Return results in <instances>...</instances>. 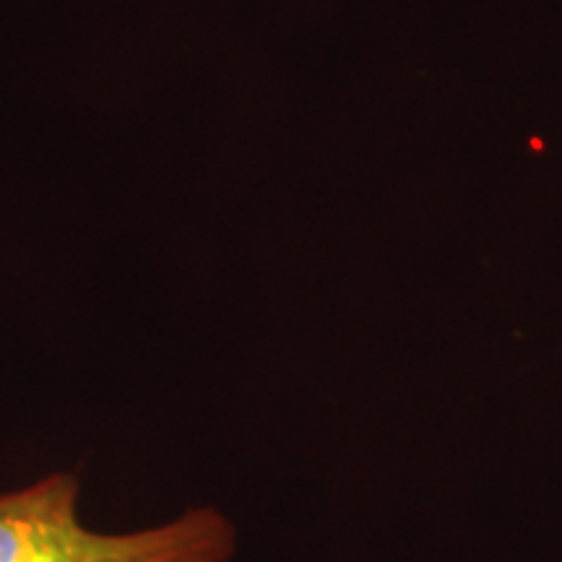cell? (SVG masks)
Here are the masks:
<instances>
[{"mask_svg": "<svg viewBox=\"0 0 562 562\" xmlns=\"http://www.w3.org/2000/svg\"><path fill=\"white\" fill-rule=\"evenodd\" d=\"M81 484L47 474L0 492V562H229L235 526L214 508H193L136 531L83 524Z\"/></svg>", "mask_w": 562, "mask_h": 562, "instance_id": "6da1fadb", "label": "cell"}]
</instances>
